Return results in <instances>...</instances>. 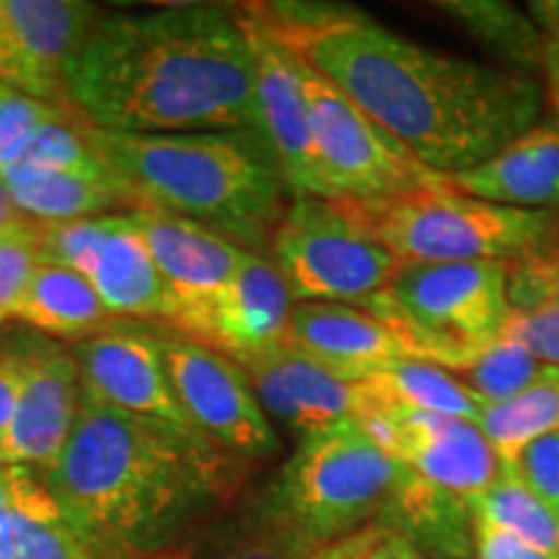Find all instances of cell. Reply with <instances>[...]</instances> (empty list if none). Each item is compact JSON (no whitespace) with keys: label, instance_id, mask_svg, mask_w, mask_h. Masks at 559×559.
Here are the masks:
<instances>
[{"label":"cell","instance_id":"cell-27","mask_svg":"<svg viewBox=\"0 0 559 559\" xmlns=\"http://www.w3.org/2000/svg\"><path fill=\"white\" fill-rule=\"evenodd\" d=\"M383 407L469 419L477 425L487 404L445 368L419 360L391 362L360 379Z\"/></svg>","mask_w":559,"mask_h":559},{"label":"cell","instance_id":"cell-6","mask_svg":"<svg viewBox=\"0 0 559 559\" xmlns=\"http://www.w3.org/2000/svg\"><path fill=\"white\" fill-rule=\"evenodd\" d=\"M508 262L407 264L389 288L358 304L419 362L453 370L502 337Z\"/></svg>","mask_w":559,"mask_h":559},{"label":"cell","instance_id":"cell-30","mask_svg":"<svg viewBox=\"0 0 559 559\" xmlns=\"http://www.w3.org/2000/svg\"><path fill=\"white\" fill-rule=\"evenodd\" d=\"M86 120L75 115L73 109H66L58 120L47 122L34 140L29 148L21 153L16 164L0 171L5 187H19L26 181L55 177V174H70V171H96L104 169V164L91 151L86 140Z\"/></svg>","mask_w":559,"mask_h":559},{"label":"cell","instance_id":"cell-41","mask_svg":"<svg viewBox=\"0 0 559 559\" xmlns=\"http://www.w3.org/2000/svg\"><path fill=\"white\" fill-rule=\"evenodd\" d=\"M542 70H544V91H547L551 109L559 117V39H549L544 41V60H542Z\"/></svg>","mask_w":559,"mask_h":559},{"label":"cell","instance_id":"cell-31","mask_svg":"<svg viewBox=\"0 0 559 559\" xmlns=\"http://www.w3.org/2000/svg\"><path fill=\"white\" fill-rule=\"evenodd\" d=\"M438 9L453 16L472 37L485 41L495 52L519 68H542L544 37L528 13L508 3H438Z\"/></svg>","mask_w":559,"mask_h":559},{"label":"cell","instance_id":"cell-14","mask_svg":"<svg viewBox=\"0 0 559 559\" xmlns=\"http://www.w3.org/2000/svg\"><path fill=\"white\" fill-rule=\"evenodd\" d=\"M99 19L79 0H0L3 83L70 109V66Z\"/></svg>","mask_w":559,"mask_h":559},{"label":"cell","instance_id":"cell-7","mask_svg":"<svg viewBox=\"0 0 559 559\" xmlns=\"http://www.w3.org/2000/svg\"><path fill=\"white\" fill-rule=\"evenodd\" d=\"M407 466L376 443L360 423L298 438L296 451L264 498L313 542L324 544L379 521Z\"/></svg>","mask_w":559,"mask_h":559},{"label":"cell","instance_id":"cell-35","mask_svg":"<svg viewBox=\"0 0 559 559\" xmlns=\"http://www.w3.org/2000/svg\"><path fill=\"white\" fill-rule=\"evenodd\" d=\"M37 264V223L0 230V326L13 317Z\"/></svg>","mask_w":559,"mask_h":559},{"label":"cell","instance_id":"cell-20","mask_svg":"<svg viewBox=\"0 0 559 559\" xmlns=\"http://www.w3.org/2000/svg\"><path fill=\"white\" fill-rule=\"evenodd\" d=\"M451 187L469 198L515 210L559 207V124H534L472 169L451 174Z\"/></svg>","mask_w":559,"mask_h":559},{"label":"cell","instance_id":"cell-23","mask_svg":"<svg viewBox=\"0 0 559 559\" xmlns=\"http://www.w3.org/2000/svg\"><path fill=\"white\" fill-rule=\"evenodd\" d=\"M11 319L26 330L73 345L117 324L86 277L52 264H37Z\"/></svg>","mask_w":559,"mask_h":559},{"label":"cell","instance_id":"cell-15","mask_svg":"<svg viewBox=\"0 0 559 559\" xmlns=\"http://www.w3.org/2000/svg\"><path fill=\"white\" fill-rule=\"evenodd\" d=\"M70 349L79 362L81 394L111 409L192 430L174 396L158 332L111 324Z\"/></svg>","mask_w":559,"mask_h":559},{"label":"cell","instance_id":"cell-34","mask_svg":"<svg viewBox=\"0 0 559 559\" xmlns=\"http://www.w3.org/2000/svg\"><path fill=\"white\" fill-rule=\"evenodd\" d=\"M62 111L66 109L58 104L34 99L9 83H0V171L16 164L34 135L47 122L58 120Z\"/></svg>","mask_w":559,"mask_h":559},{"label":"cell","instance_id":"cell-40","mask_svg":"<svg viewBox=\"0 0 559 559\" xmlns=\"http://www.w3.org/2000/svg\"><path fill=\"white\" fill-rule=\"evenodd\" d=\"M19 368L9 355L0 353V436L11 425L13 412H16L19 402Z\"/></svg>","mask_w":559,"mask_h":559},{"label":"cell","instance_id":"cell-22","mask_svg":"<svg viewBox=\"0 0 559 559\" xmlns=\"http://www.w3.org/2000/svg\"><path fill=\"white\" fill-rule=\"evenodd\" d=\"M376 523L428 559H474L469 500L436 487L409 469Z\"/></svg>","mask_w":559,"mask_h":559},{"label":"cell","instance_id":"cell-12","mask_svg":"<svg viewBox=\"0 0 559 559\" xmlns=\"http://www.w3.org/2000/svg\"><path fill=\"white\" fill-rule=\"evenodd\" d=\"M360 425L409 472L469 502L485 495L502 472L500 456L469 419L383 407Z\"/></svg>","mask_w":559,"mask_h":559},{"label":"cell","instance_id":"cell-45","mask_svg":"<svg viewBox=\"0 0 559 559\" xmlns=\"http://www.w3.org/2000/svg\"><path fill=\"white\" fill-rule=\"evenodd\" d=\"M21 223H29V221H26L24 215L19 213V207L13 205L9 187H5L3 177H0V230L16 228V226H21Z\"/></svg>","mask_w":559,"mask_h":559},{"label":"cell","instance_id":"cell-42","mask_svg":"<svg viewBox=\"0 0 559 559\" xmlns=\"http://www.w3.org/2000/svg\"><path fill=\"white\" fill-rule=\"evenodd\" d=\"M528 16L536 24V29H539L544 41L559 39V0H542V3H531Z\"/></svg>","mask_w":559,"mask_h":559},{"label":"cell","instance_id":"cell-44","mask_svg":"<svg viewBox=\"0 0 559 559\" xmlns=\"http://www.w3.org/2000/svg\"><path fill=\"white\" fill-rule=\"evenodd\" d=\"M366 559H428V557L419 555L415 547H409V544L400 539V536L386 534L381 539L379 547L370 551Z\"/></svg>","mask_w":559,"mask_h":559},{"label":"cell","instance_id":"cell-11","mask_svg":"<svg viewBox=\"0 0 559 559\" xmlns=\"http://www.w3.org/2000/svg\"><path fill=\"white\" fill-rule=\"evenodd\" d=\"M19 368V402L11 425L0 436V469H26L41 477L66 449L81 404V373L73 349L26 330L0 337Z\"/></svg>","mask_w":559,"mask_h":559},{"label":"cell","instance_id":"cell-19","mask_svg":"<svg viewBox=\"0 0 559 559\" xmlns=\"http://www.w3.org/2000/svg\"><path fill=\"white\" fill-rule=\"evenodd\" d=\"M285 345L347 381L415 360L383 321L349 304H296Z\"/></svg>","mask_w":559,"mask_h":559},{"label":"cell","instance_id":"cell-13","mask_svg":"<svg viewBox=\"0 0 559 559\" xmlns=\"http://www.w3.org/2000/svg\"><path fill=\"white\" fill-rule=\"evenodd\" d=\"M296 300L270 257L249 251L221 290L174 317L185 334L230 360H247L285 345Z\"/></svg>","mask_w":559,"mask_h":559},{"label":"cell","instance_id":"cell-18","mask_svg":"<svg viewBox=\"0 0 559 559\" xmlns=\"http://www.w3.org/2000/svg\"><path fill=\"white\" fill-rule=\"evenodd\" d=\"M128 213L143 234L153 262L164 277L174 304V317L221 290L249 254L247 249L223 239L215 230L164 210L135 207Z\"/></svg>","mask_w":559,"mask_h":559},{"label":"cell","instance_id":"cell-28","mask_svg":"<svg viewBox=\"0 0 559 559\" xmlns=\"http://www.w3.org/2000/svg\"><path fill=\"white\" fill-rule=\"evenodd\" d=\"M474 519L506 528L531 547L559 557V506L502 464L498 481L469 502Z\"/></svg>","mask_w":559,"mask_h":559},{"label":"cell","instance_id":"cell-24","mask_svg":"<svg viewBox=\"0 0 559 559\" xmlns=\"http://www.w3.org/2000/svg\"><path fill=\"white\" fill-rule=\"evenodd\" d=\"M13 205L32 223H66L109 215L120 207L135 210L128 187L107 166L96 171H70L11 187ZM122 213V210H120Z\"/></svg>","mask_w":559,"mask_h":559},{"label":"cell","instance_id":"cell-3","mask_svg":"<svg viewBox=\"0 0 559 559\" xmlns=\"http://www.w3.org/2000/svg\"><path fill=\"white\" fill-rule=\"evenodd\" d=\"M68 102L91 128L122 135L254 130V47L223 5L107 13L70 66Z\"/></svg>","mask_w":559,"mask_h":559},{"label":"cell","instance_id":"cell-16","mask_svg":"<svg viewBox=\"0 0 559 559\" xmlns=\"http://www.w3.org/2000/svg\"><path fill=\"white\" fill-rule=\"evenodd\" d=\"M239 366L267 417L298 438L342 423H360L381 409L366 383L340 379L288 345L239 360Z\"/></svg>","mask_w":559,"mask_h":559},{"label":"cell","instance_id":"cell-5","mask_svg":"<svg viewBox=\"0 0 559 559\" xmlns=\"http://www.w3.org/2000/svg\"><path fill=\"white\" fill-rule=\"evenodd\" d=\"M394 260L407 264L515 262L549 247L555 213L469 198L451 181L379 200H337Z\"/></svg>","mask_w":559,"mask_h":559},{"label":"cell","instance_id":"cell-29","mask_svg":"<svg viewBox=\"0 0 559 559\" xmlns=\"http://www.w3.org/2000/svg\"><path fill=\"white\" fill-rule=\"evenodd\" d=\"M477 425L502 464L536 438L559 430V368L513 400L487 404Z\"/></svg>","mask_w":559,"mask_h":559},{"label":"cell","instance_id":"cell-33","mask_svg":"<svg viewBox=\"0 0 559 559\" xmlns=\"http://www.w3.org/2000/svg\"><path fill=\"white\" fill-rule=\"evenodd\" d=\"M111 215L115 213L66 223H37L39 264H52L86 277L96 249L109 234Z\"/></svg>","mask_w":559,"mask_h":559},{"label":"cell","instance_id":"cell-10","mask_svg":"<svg viewBox=\"0 0 559 559\" xmlns=\"http://www.w3.org/2000/svg\"><path fill=\"white\" fill-rule=\"evenodd\" d=\"M158 340L174 396L190 428L241 461L275 456V425L239 362L179 332L158 334Z\"/></svg>","mask_w":559,"mask_h":559},{"label":"cell","instance_id":"cell-21","mask_svg":"<svg viewBox=\"0 0 559 559\" xmlns=\"http://www.w3.org/2000/svg\"><path fill=\"white\" fill-rule=\"evenodd\" d=\"M86 280L115 319H164L169 324L174 317L164 277L128 210L111 215L109 234L96 249Z\"/></svg>","mask_w":559,"mask_h":559},{"label":"cell","instance_id":"cell-2","mask_svg":"<svg viewBox=\"0 0 559 559\" xmlns=\"http://www.w3.org/2000/svg\"><path fill=\"white\" fill-rule=\"evenodd\" d=\"M239 456L200 432L81 394L41 481L91 559H194L243 481Z\"/></svg>","mask_w":559,"mask_h":559},{"label":"cell","instance_id":"cell-43","mask_svg":"<svg viewBox=\"0 0 559 559\" xmlns=\"http://www.w3.org/2000/svg\"><path fill=\"white\" fill-rule=\"evenodd\" d=\"M0 559H11V474L0 469Z\"/></svg>","mask_w":559,"mask_h":559},{"label":"cell","instance_id":"cell-17","mask_svg":"<svg viewBox=\"0 0 559 559\" xmlns=\"http://www.w3.org/2000/svg\"><path fill=\"white\" fill-rule=\"evenodd\" d=\"M241 16V13H239ZM247 26L257 60V132L275 158L293 198L326 200L313 151L309 102L300 81V62L254 24Z\"/></svg>","mask_w":559,"mask_h":559},{"label":"cell","instance_id":"cell-4","mask_svg":"<svg viewBox=\"0 0 559 559\" xmlns=\"http://www.w3.org/2000/svg\"><path fill=\"white\" fill-rule=\"evenodd\" d=\"M83 132L138 207L194 221L257 254L270 249L288 187L257 130L122 135L86 122Z\"/></svg>","mask_w":559,"mask_h":559},{"label":"cell","instance_id":"cell-26","mask_svg":"<svg viewBox=\"0 0 559 559\" xmlns=\"http://www.w3.org/2000/svg\"><path fill=\"white\" fill-rule=\"evenodd\" d=\"M11 474V559H91L58 500L37 474Z\"/></svg>","mask_w":559,"mask_h":559},{"label":"cell","instance_id":"cell-32","mask_svg":"<svg viewBox=\"0 0 559 559\" xmlns=\"http://www.w3.org/2000/svg\"><path fill=\"white\" fill-rule=\"evenodd\" d=\"M551 370L557 368L544 366L528 349H523L519 342L500 337L498 342H492V345L474 355V358L449 370V373L456 376L485 404H498L513 400L515 394H521V391L547 379Z\"/></svg>","mask_w":559,"mask_h":559},{"label":"cell","instance_id":"cell-46","mask_svg":"<svg viewBox=\"0 0 559 559\" xmlns=\"http://www.w3.org/2000/svg\"><path fill=\"white\" fill-rule=\"evenodd\" d=\"M0 83H3V47H0Z\"/></svg>","mask_w":559,"mask_h":559},{"label":"cell","instance_id":"cell-38","mask_svg":"<svg viewBox=\"0 0 559 559\" xmlns=\"http://www.w3.org/2000/svg\"><path fill=\"white\" fill-rule=\"evenodd\" d=\"M474 559H559L531 547L506 528L474 519Z\"/></svg>","mask_w":559,"mask_h":559},{"label":"cell","instance_id":"cell-1","mask_svg":"<svg viewBox=\"0 0 559 559\" xmlns=\"http://www.w3.org/2000/svg\"><path fill=\"white\" fill-rule=\"evenodd\" d=\"M239 13L443 177L492 158L539 120L544 94L531 73L430 50L358 9L260 3Z\"/></svg>","mask_w":559,"mask_h":559},{"label":"cell","instance_id":"cell-37","mask_svg":"<svg viewBox=\"0 0 559 559\" xmlns=\"http://www.w3.org/2000/svg\"><path fill=\"white\" fill-rule=\"evenodd\" d=\"M519 477L559 506V430L536 438L513 461H506Z\"/></svg>","mask_w":559,"mask_h":559},{"label":"cell","instance_id":"cell-39","mask_svg":"<svg viewBox=\"0 0 559 559\" xmlns=\"http://www.w3.org/2000/svg\"><path fill=\"white\" fill-rule=\"evenodd\" d=\"M386 534L389 531L381 528L379 523H370V526L340 536V539L319 544L306 559H366Z\"/></svg>","mask_w":559,"mask_h":559},{"label":"cell","instance_id":"cell-36","mask_svg":"<svg viewBox=\"0 0 559 559\" xmlns=\"http://www.w3.org/2000/svg\"><path fill=\"white\" fill-rule=\"evenodd\" d=\"M502 337L519 342L544 366L559 368V293L526 309H510Z\"/></svg>","mask_w":559,"mask_h":559},{"label":"cell","instance_id":"cell-8","mask_svg":"<svg viewBox=\"0 0 559 559\" xmlns=\"http://www.w3.org/2000/svg\"><path fill=\"white\" fill-rule=\"evenodd\" d=\"M270 251L296 304L358 306L402 270L337 200L293 198Z\"/></svg>","mask_w":559,"mask_h":559},{"label":"cell","instance_id":"cell-25","mask_svg":"<svg viewBox=\"0 0 559 559\" xmlns=\"http://www.w3.org/2000/svg\"><path fill=\"white\" fill-rule=\"evenodd\" d=\"M317 547L260 492L236 519L207 531L194 559H306Z\"/></svg>","mask_w":559,"mask_h":559},{"label":"cell","instance_id":"cell-9","mask_svg":"<svg viewBox=\"0 0 559 559\" xmlns=\"http://www.w3.org/2000/svg\"><path fill=\"white\" fill-rule=\"evenodd\" d=\"M313 151L326 200H379L449 181L428 169L368 115L300 62Z\"/></svg>","mask_w":559,"mask_h":559}]
</instances>
